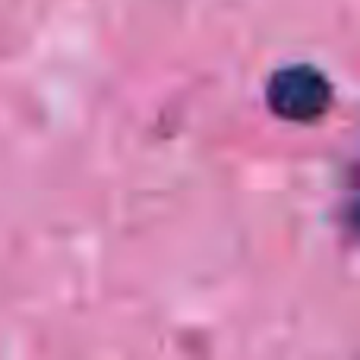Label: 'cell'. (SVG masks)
I'll list each match as a JSON object with an SVG mask.
<instances>
[{"mask_svg": "<svg viewBox=\"0 0 360 360\" xmlns=\"http://www.w3.org/2000/svg\"><path fill=\"white\" fill-rule=\"evenodd\" d=\"M332 89L323 73L313 67H288L272 76L269 105L288 120H313L329 108Z\"/></svg>", "mask_w": 360, "mask_h": 360, "instance_id": "1", "label": "cell"}]
</instances>
